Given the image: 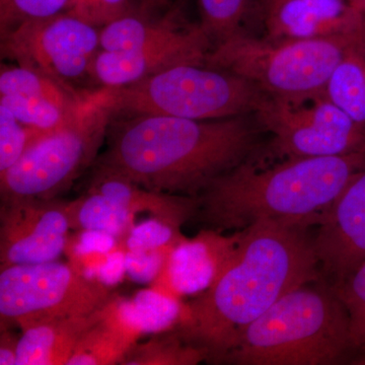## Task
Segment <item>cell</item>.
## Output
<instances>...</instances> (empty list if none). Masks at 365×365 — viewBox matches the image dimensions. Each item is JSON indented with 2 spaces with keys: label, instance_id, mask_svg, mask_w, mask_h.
I'll list each match as a JSON object with an SVG mask.
<instances>
[{
  "label": "cell",
  "instance_id": "cell-1",
  "mask_svg": "<svg viewBox=\"0 0 365 365\" xmlns=\"http://www.w3.org/2000/svg\"><path fill=\"white\" fill-rule=\"evenodd\" d=\"M304 225L260 222L235 232L234 249L176 330L217 362L239 334L290 290L322 278L314 239Z\"/></svg>",
  "mask_w": 365,
  "mask_h": 365
},
{
  "label": "cell",
  "instance_id": "cell-2",
  "mask_svg": "<svg viewBox=\"0 0 365 365\" xmlns=\"http://www.w3.org/2000/svg\"><path fill=\"white\" fill-rule=\"evenodd\" d=\"M249 116L191 120L137 115L111 122L107 148L93 169L153 191L196 198L254 157L263 128Z\"/></svg>",
  "mask_w": 365,
  "mask_h": 365
},
{
  "label": "cell",
  "instance_id": "cell-3",
  "mask_svg": "<svg viewBox=\"0 0 365 365\" xmlns=\"http://www.w3.org/2000/svg\"><path fill=\"white\" fill-rule=\"evenodd\" d=\"M365 169V150L334 157L285 158L273 167L253 158L196 197L194 222L215 232L260 222L318 225L353 178Z\"/></svg>",
  "mask_w": 365,
  "mask_h": 365
},
{
  "label": "cell",
  "instance_id": "cell-4",
  "mask_svg": "<svg viewBox=\"0 0 365 365\" xmlns=\"http://www.w3.org/2000/svg\"><path fill=\"white\" fill-rule=\"evenodd\" d=\"M351 350L344 302L335 287L319 278L283 295L239 334L218 361L332 365L340 364Z\"/></svg>",
  "mask_w": 365,
  "mask_h": 365
},
{
  "label": "cell",
  "instance_id": "cell-5",
  "mask_svg": "<svg viewBox=\"0 0 365 365\" xmlns=\"http://www.w3.org/2000/svg\"><path fill=\"white\" fill-rule=\"evenodd\" d=\"M365 39L355 37L270 40L240 33L213 46L206 66L248 79L269 97L300 105L324 97L334 69Z\"/></svg>",
  "mask_w": 365,
  "mask_h": 365
},
{
  "label": "cell",
  "instance_id": "cell-6",
  "mask_svg": "<svg viewBox=\"0 0 365 365\" xmlns=\"http://www.w3.org/2000/svg\"><path fill=\"white\" fill-rule=\"evenodd\" d=\"M112 119L107 88L83 91L72 116L41 133L13 167L0 173L1 202L57 199L93 165Z\"/></svg>",
  "mask_w": 365,
  "mask_h": 365
},
{
  "label": "cell",
  "instance_id": "cell-7",
  "mask_svg": "<svg viewBox=\"0 0 365 365\" xmlns=\"http://www.w3.org/2000/svg\"><path fill=\"white\" fill-rule=\"evenodd\" d=\"M106 88L113 117L225 119L254 115L269 97L248 79L206 64L173 67L134 85Z\"/></svg>",
  "mask_w": 365,
  "mask_h": 365
},
{
  "label": "cell",
  "instance_id": "cell-8",
  "mask_svg": "<svg viewBox=\"0 0 365 365\" xmlns=\"http://www.w3.org/2000/svg\"><path fill=\"white\" fill-rule=\"evenodd\" d=\"M111 288L56 260L0 269V328L21 331L49 319L86 316L107 307Z\"/></svg>",
  "mask_w": 365,
  "mask_h": 365
},
{
  "label": "cell",
  "instance_id": "cell-9",
  "mask_svg": "<svg viewBox=\"0 0 365 365\" xmlns=\"http://www.w3.org/2000/svg\"><path fill=\"white\" fill-rule=\"evenodd\" d=\"M254 116L272 134L270 150L278 157H334L365 150V127L325 97L300 105L268 97Z\"/></svg>",
  "mask_w": 365,
  "mask_h": 365
},
{
  "label": "cell",
  "instance_id": "cell-10",
  "mask_svg": "<svg viewBox=\"0 0 365 365\" xmlns=\"http://www.w3.org/2000/svg\"><path fill=\"white\" fill-rule=\"evenodd\" d=\"M97 29L67 11L26 21L1 34V54L19 66L69 85L90 76L101 49Z\"/></svg>",
  "mask_w": 365,
  "mask_h": 365
},
{
  "label": "cell",
  "instance_id": "cell-11",
  "mask_svg": "<svg viewBox=\"0 0 365 365\" xmlns=\"http://www.w3.org/2000/svg\"><path fill=\"white\" fill-rule=\"evenodd\" d=\"M64 201L19 199L1 202L0 269L54 261L71 230Z\"/></svg>",
  "mask_w": 365,
  "mask_h": 365
},
{
  "label": "cell",
  "instance_id": "cell-12",
  "mask_svg": "<svg viewBox=\"0 0 365 365\" xmlns=\"http://www.w3.org/2000/svg\"><path fill=\"white\" fill-rule=\"evenodd\" d=\"M314 246L322 278L338 287L365 260V169L318 225Z\"/></svg>",
  "mask_w": 365,
  "mask_h": 365
},
{
  "label": "cell",
  "instance_id": "cell-13",
  "mask_svg": "<svg viewBox=\"0 0 365 365\" xmlns=\"http://www.w3.org/2000/svg\"><path fill=\"white\" fill-rule=\"evenodd\" d=\"M213 43L200 25H192L180 37L127 51L100 50L93 60L91 78L105 88L134 85L179 66L205 64Z\"/></svg>",
  "mask_w": 365,
  "mask_h": 365
},
{
  "label": "cell",
  "instance_id": "cell-14",
  "mask_svg": "<svg viewBox=\"0 0 365 365\" xmlns=\"http://www.w3.org/2000/svg\"><path fill=\"white\" fill-rule=\"evenodd\" d=\"M259 6L267 39H365V16L346 0H259Z\"/></svg>",
  "mask_w": 365,
  "mask_h": 365
},
{
  "label": "cell",
  "instance_id": "cell-15",
  "mask_svg": "<svg viewBox=\"0 0 365 365\" xmlns=\"http://www.w3.org/2000/svg\"><path fill=\"white\" fill-rule=\"evenodd\" d=\"M237 234L222 237L215 230H203L195 239L182 240L168 255L160 275L177 294L204 292L215 279L230 252Z\"/></svg>",
  "mask_w": 365,
  "mask_h": 365
},
{
  "label": "cell",
  "instance_id": "cell-16",
  "mask_svg": "<svg viewBox=\"0 0 365 365\" xmlns=\"http://www.w3.org/2000/svg\"><path fill=\"white\" fill-rule=\"evenodd\" d=\"M114 199L132 215L148 213L153 220L180 230L193 220L198 201L194 197L172 195L144 188L124 178L93 169L88 189Z\"/></svg>",
  "mask_w": 365,
  "mask_h": 365
},
{
  "label": "cell",
  "instance_id": "cell-17",
  "mask_svg": "<svg viewBox=\"0 0 365 365\" xmlns=\"http://www.w3.org/2000/svg\"><path fill=\"white\" fill-rule=\"evenodd\" d=\"M107 307L86 316L49 319L28 327L19 341L16 365H67L83 334L104 316Z\"/></svg>",
  "mask_w": 365,
  "mask_h": 365
},
{
  "label": "cell",
  "instance_id": "cell-18",
  "mask_svg": "<svg viewBox=\"0 0 365 365\" xmlns=\"http://www.w3.org/2000/svg\"><path fill=\"white\" fill-rule=\"evenodd\" d=\"M140 330L127 321L116 299L106 307L104 316L81 338L67 365L122 364L135 345Z\"/></svg>",
  "mask_w": 365,
  "mask_h": 365
},
{
  "label": "cell",
  "instance_id": "cell-19",
  "mask_svg": "<svg viewBox=\"0 0 365 365\" xmlns=\"http://www.w3.org/2000/svg\"><path fill=\"white\" fill-rule=\"evenodd\" d=\"M191 26L182 25L178 9L160 19H148L131 11L103 26L100 32V48L109 52L139 49L180 37Z\"/></svg>",
  "mask_w": 365,
  "mask_h": 365
},
{
  "label": "cell",
  "instance_id": "cell-20",
  "mask_svg": "<svg viewBox=\"0 0 365 365\" xmlns=\"http://www.w3.org/2000/svg\"><path fill=\"white\" fill-rule=\"evenodd\" d=\"M66 209L71 230L121 237L134 228L135 216L114 199L91 190L66 202Z\"/></svg>",
  "mask_w": 365,
  "mask_h": 365
},
{
  "label": "cell",
  "instance_id": "cell-21",
  "mask_svg": "<svg viewBox=\"0 0 365 365\" xmlns=\"http://www.w3.org/2000/svg\"><path fill=\"white\" fill-rule=\"evenodd\" d=\"M324 97L365 127V51L348 54L334 69Z\"/></svg>",
  "mask_w": 365,
  "mask_h": 365
},
{
  "label": "cell",
  "instance_id": "cell-22",
  "mask_svg": "<svg viewBox=\"0 0 365 365\" xmlns=\"http://www.w3.org/2000/svg\"><path fill=\"white\" fill-rule=\"evenodd\" d=\"M83 93L51 76L26 67L2 68L0 73V96L44 98L74 108L81 102Z\"/></svg>",
  "mask_w": 365,
  "mask_h": 365
},
{
  "label": "cell",
  "instance_id": "cell-23",
  "mask_svg": "<svg viewBox=\"0 0 365 365\" xmlns=\"http://www.w3.org/2000/svg\"><path fill=\"white\" fill-rule=\"evenodd\" d=\"M200 25L213 46L245 31L250 19L259 20V0H197Z\"/></svg>",
  "mask_w": 365,
  "mask_h": 365
},
{
  "label": "cell",
  "instance_id": "cell-24",
  "mask_svg": "<svg viewBox=\"0 0 365 365\" xmlns=\"http://www.w3.org/2000/svg\"><path fill=\"white\" fill-rule=\"evenodd\" d=\"M207 359V353L187 343L175 330L134 345L121 364L191 365Z\"/></svg>",
  "mask_w": 365,
  "mask_h": 365
},
{
  "label": "cell",
  "instance_id": "cell-25",
  "mask_svg": "<svg viewBox=\"0 0 365 365\" xmlns=\"http://www.w3.org/2000/svg\"><path fill=\"white\" fill-rule=\"evenodd\" d=\"M79 104L68 108L44 98L0 96V105L13 113L19 121L42 131L51 130L63 124L76 111Z\"/></svg>",
  "mask_w": 365,
  "mask_h": 365
},
{
  "label": "cell",
  "instance_id": "cell-26",
  "mask_svg": "<svg viewBox=\"0 0 365 365\" xmlns=\"http://www.w3.org/2000/svg\"><path fill=\"white\" fill-rule=\"evenodd\" d=\"M350 318L353 350H365V260L338 287Z\"/></svg>",
  "mask_w": 365,
  "mask_h": 365
},
{
  "label": "cell",
  "instance_id": "cell-27",
  "mask_svg": "<svg viewBox=\"0 0 365 365\" xmlns=\"http://www.w3.org/2000/svg\"><path fill=\"white\" fill-rule=\"evenodd\" d=\"M43 132L21 123L7 108L0 105V173L13 167Z\"/></svg>",
  "mask_w": 365,
  "mask_h": 365
},
{
  "label": "cell",
  "instance_id": "cell-28",
  "mask_svg": "<svg viewBox=\"0 0 365 365\" xmlns=\"http://www.w3.org/2000/svg\"><path fill=\"white\" fill-rule=\"evenodd\" d=\"M68 2L69 0H0V33L26 21L63 13Z\"/></svg>",
  "mask_w": 365,
  "mask_h": 365
},
{
  "label": "cell",
  "instance_id": "cell-29",
  "mask_svg": "<svg viewBox=\"0 0 365 365\" xmlns=\"http://www.w3.org/2000/svg\"><path fill=\"white\" fill-rule=\"evenodd\" d=\"M133 11L130 0H69L67 13L100 28Z\"/></svg>",
  "mask_w": 365,
  "mask_h": 365
},
{
  "label": "cell",
  "instance_id": "cell-30",
  "mask_svg": "<svg viewBox=\"0 0 365 365\" xmlns=\"http://www.w3.org/2000/svg\"><path fill=\"white\" fill-rule=\"evenodd\" d=\"M182 240L184 237L180 230L153 220V222L132 230L128 246L131 252L155 251L174 248Z\"/></svg>",
  "mask_w": 365,
  "mask_h": 365
},
{
  "label": "cell",
  "instance_id": "cell-31",
  "mask_svg": "<svg viewBox=\"0 0 365 365\" xmlns=\"http://www.w3.org/2000/svg\"><path fill=\"white\" fill-rule=\"evenodd\" d=\"M19 341L9 329L1 330L0 335V365H16Z\"/></svg>",
  "mask_w": 365,
  "mask_h": 365
},
{
  "label": "cell",
  "instance_id": "cell-32",
  "mask_svg": "<svg viewBox=\"0 0 365 365\" xmlns=\"http://www.w3.org/2000/svg\"><path fill=\"white\" fill-rule=\"evenodd\" d=\"M355 11L365 16V0H346Z\"/></svg>",
  "mask_w": 365,
  "mask_h": 365
},
{
  "label": "cell",
  "instance_id": "cell-33",
  "mask_svg": "<svg viewBox=\"0 0 365 365\" xmlns=\"http://www.w3.org/2000/svg\"><path fill=\"white\" fill-rule=\"evenodd\" d=\"M148 6H162L167 4L168 0H143Z\"/></svg>",
  "mask_w": 365,
  "mask_h": 365
},
{
  "label": "cell",
  "instance_id": "cell-34",
  "mask_svg": "<svg viewBox=\"0 0 365 365\" xmlns=\"http://www.w3.org/2000/svg\"><path fill=\"white\" fill-rule=\"evenodd\" d=\"M353 364L365 365V354L360 355L356 359L353 360Z\"/></svg>",
  "mask_w": 365,
  "mask_h": 365
}]
</instances>
